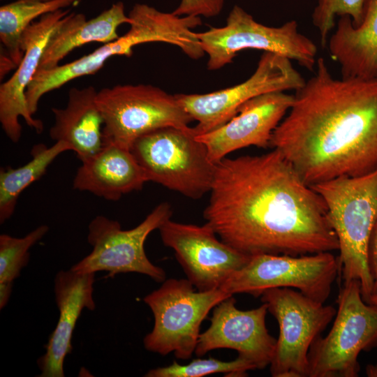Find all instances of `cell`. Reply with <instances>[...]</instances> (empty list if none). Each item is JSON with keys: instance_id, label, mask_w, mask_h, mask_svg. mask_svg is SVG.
Segmentation results:
<instances>
[{"instance_id": "25", "label": "cell", "mask_w": 377, "mask_h": 377, "mask_svg": "<svg viewBox=\"0 0 377 377\" xmlns=\"http://www.w3.org/2000/svg\"><path fill=\"white\" fill-rule=\"evenodd\" d=\"M256 369L249 360L237 357L232 361H221L213 357L197 358L187 364H179L174 361L170 365L151 369L146 377H202L214 374H223L226 376L243 377L247 372Z\"/></svg>"}, {"instance_id": "5", "label": "cell", "mask_w": 377, "mask_h": 377, "mask_svg": "<svg viewBox=\"0 0 377 377\" xmlns=\"http://www.w3.org/2000/svg\"><path fill=\"white\" fill-rule=\"evenodd\" d=\"M337 303L330 332L310 348L307 377H357L360 353L377 347V305L363 300L360 282L343 281Z\"/></svg>"}, {"instance_id": "4", "label": "cell", "mask_w": 377, "mask_h": 377, "mask_svg": "<svg viewBox=\"0 0 377 377\" xmlns=\"http://www.w3.org/2000/svg\"><path fill=\"white\" fill-rule=\"evenodd\" d=\"M193 128L167 126L138 138L131 151L149 181L192 199L210 191L215 164Z\"/></svg>"}, {"instance_id": "14", "label": "cell", "mask_w": 377, "mask_h": 377, "mask_svg": "<svg viewBox=\"0 0 377 377\" xmlns=\"http://www.w3.org/2000/svg\"><path fill=\"white\" fill-rule=\"evenodd\" d=\"M235 304L232 295L215 306L209 327L200 334L195 353L201 357L214 349H233L256 369H263L270 365L276 344L266 327L267 306L263 303L242 311Z\"/></svg>"}, {"instance_id": "13", "label": "cell", "mask_w": 377, "mask_h": 377, "mask_svg": "<svg viewBox=\"0 0 377 377\" xmlns=\"http://www.w3.org/2000/svg\"><path fill=\"white\" fill-rule=\"evenodd\" d=\"M163 243L171 248L187 279L199 291L220 288L250 256L223 242L207 223H182L170 219L158 228Z\"/></svg>"}, {"instance_id": "27", "label": "cell", "mask_w": 377, "mask_h": 377, "mask_svg": "<svg viewBox=\"0 0 377 377\" xmlns=\"http://www.w3.org/2000/svg\"><path fill=\"white\" fill-rule=\"evenodd\" d=\"M365 0H318L312 13V22L318 29L321 45H327L328 36L334 27L335 18L348 15L354 26L363 18Z\"/></svg>"}, {"instance_id": "7", "label": "cell", "mask_w": 377, "mask_h": 377, "mask_svg": "<svg viewBox=\"0 0 377 377\" xmlns=\"http://www.w3.org/2000/svg\"><path fill=\"white\" fill-rule=\"evenodd\" d=\"M96 103L103 120V145L128 149L138 138L152 131L186 128L193 121L175 95L151 84L103 88L97 93Z\"/></svg>"}, {"instance_id": "10", "label": "cell", "mask_w": 377, "mask_h": 377, "mask_svg": "<svg viewBox=\"0 0 377 377\" xmlns=\"http://www.w3.org/2000/svg\"><path fill=\"white\" fill-rule=\"evenodd\" d=\"M260 297L279 327L271 375L307 377L310 348L335 317L337 309L290 288H270Z\"/></svg>"}, {"instance_id": "26", "label": "cell", "mask_w": 377, "mask_h": 377, "mask_svg": "<svg viewBox=\"0 0 377 377\" xmlns=\"http://www.w3.org/2000/svg\"><path fill=\"white\" fill-rule=\"evenodd\" d=\"M49 227L41 225L23 237L7 234L0 235V283L14 281L29 260V249L48 232Z\"/></svg>"}, {"instance_id": "2", "label": "cell", "mask_w": 377, "mask_h": 377, "mask_svg": "<svg viewBox=\"0 0 377 377\" xmlns=\"http://www.w3.org/2000/svg\"><path fill=\"white\" fill-rule=\"evenodd\" d=\"M316 69L270 140L310 186L377 168V79L334 78L322 57Z\"/></svg>"}, {"instance_id": "11", "label": "cell", "mask_w": 377, "mask_h": 377, "mask_svg": "<svg viewBox=\"0 0 377 377\" xmlns=\"http://www.w3.org/2000/svg\"><path fill=\"white\" fill-rule=\"evenodd\" d=\"M172 214L170 205L161 202L140 224L129 230H123L117 221L96 216L88 226L87 241L92 250L71 269L80 274L105 271L109 276L135 272L163 282L165 271L149 260L144 246L149 235L170 219Z\"/></svg>"}, {"instance_id": "16", "label": "cell", "mask_w": 377, "mask_h": 377, "mask_svg": "<svg viewBox=\"0 0 377 377\" xmlns=\"http://www.w3.org/2000/svg\"><path fill=\"white\" fill-rule=\"evenodd\" d=\"M294 96L285 91L260 95L244 103L237 114L223 126L195 135L216 163L244 147H270L272 135L290 110Z\"/></svg>"}, {"instance_id": "32", "label": "cell", "mask_w": 377, "mask_h": 377, "mask_svg": "<svg viewBox=\"0 0 377 377\" xmlns=\"http://www.w3.org/2000/svg\"><path fill=\"white\" fill-rule=\"evenodd\" d=\"M369 304L377 305V293L371 296Z\"/></svg>"}, {"instance_id": "24", "label": "cell", "mask_w": 377, "mask_h": 377, "mask_svg": "<svg viewBox=\"0 0 377 377\" xmlns=\"http://www.w3.org/2000/svg\"><path fill=\"white\" fill-rule=\"evenodd\" d=\"M140 45L136 34L131 30L117 39L71 62L59 65L54 69V77L57 82L64 85L69 81L98 71L106 61L114 56L131 57L133 49Z\"/></svg>"}, {"instance_id": "9", "label": "cell", "mask_w": 377, "mask_h": 377, "mask_svg": "<svg viewBox=\"0 0 377 377\" xmlns=\"http://www.w3.org/2000/svg\"><path fill=\"white\" fill-rule=\"evenodd\" d=\"M339 274L338 258L330 251L302 256L258 254L250 256L220 289L231 295L247 293L257 297L270 288H290L325 303Z\"/></svg>"}, {"instance_id": "17", "label": "cell", "mask_w": 377, "mask_h": 377, "mask_svg": "<svg viewBox=\"0 0 377 377\" xmlns=\"http://www.w3.org/2000/svg\"><path fill=\"white\" fill-rule=\"evenodd\" d=\"M96 273L80 274L60 270L54 280V292L59 312L58 322L37 360L40 377H64V363L72 350V337L83 309L93 311L94 283Z\"/></svg>"}, {"instance_id": "21", "label": "cell", "mask_w": 377, "mask_h": 377, "mask_svg": "<svg viewBox=\"0 0 377 377\" xmlns=\"http://www.w3.org/2000/svg\"><path fill=\"white\" fill-rule=\"evenodd\" d=\"M123 2L118 1L89 20L83 13H71L60 28L52 35L41 57L39 69H50L74 49L94 42L104 44L117 39V29L130 24Z\"/></svg>"}, {"instance_id": "28", "label": "cell", "mask_w": 377, "mask_h": 377, "mask_svg": "<svg viewBox=\"0 0 377 377\" xmlns=\"http://www.w3.org/2000/svg\"><path fill=\"white\" fill-rule=\"evenodd\" d=\"M225 0H181L172 13L179 16L212 17L222 10Z\"/></svg>"}, {"instance_id": "1", "label": "cell", "mask_w": 377, "mask_h": 377, "mask_svg": "<svg viewBox=\"0 0 377 377\" xmlns=\"http://www.w3.org/2000/svg\"><path fill=\"white\" fill-rule=\"evenodd\" d=\"M209 192L206 223L244 254L339 250L324 200L276 149L216 163Z\"/></svg>"}, {"instance_id": "31", "label": "cell", "mask_w": 377, "mask_h": 377, "mask_svg": "<svg viewBox=\"0 0 377 377\" xmlns=\"http://www.w3.org/2000/svg\"><path fill=\"white\" fill-rule=\"evenodd\" d=\"M366 374L369 377H377V364H368L366 367Z\"/></svg>"}, {"instance_id": "20", "label": "cell", "mask_w": 377, "mask_h": 377, "mask_svg": "<svg viewBox=\"0 0 377 377\" xmlns=\"http://www.w3.org/2000/svg\"><path fill=\"white\" fill-rule=\"evenodd\" d=\"M98 91L93 86L73 87L64 108L51 109L54 124L50 138L68 143L82 162L103 147V120L96 103Z\"/></svg>"}, {"instance_id": "22", "label": "cell", "mask_w": 377, "mask_h": 377, "mask_svg": "<svg viewBox=\"0 0 377 377\" xmlns=\"http://www.w3.org/2000/svg\"><path fill=\"white\" fill-rule=\"evenodd\" d=\"M82 0H17L0 7L1 77L20 64L24 30L45 14L75 6Z\"/></svg>"}, {"instance_id": "3", "label": "cell", "mask_w": 377, "mask_h": 377, "mask_svg": "<svg viewBox=\"0 0 377 377\" xmlns=\"http://www.w3.org/2000/svg\"><path fill=\"white\" fill-rule=\"evenodd\" d=\"M311 187L324 200L339 242V273L343 281L360 282L362 298L369 303L373 280L367 251L377 219V168L362 175L342 176Z\"/></svg>"}, {"instance_id": "23", "label": "cell", "mask_w": 377, "mask_h": 377, "mask_svg": "<svg viewBox=\"0 0 377 377\" xmlns=\"http://www.w3.org/2000/svg\"><path fill=\"white\" fill-rule=\"evenodd\" d=\"M72 151L66 142L57 141L51 147L40 143L31 150V158L18 168L6 167L0 170V223L10 219L15 212L21 193L42 177L48 167L61 154Z\"/></svg>"}, {"instance_id": "19", "label": "cell", "mask_w": 377, "mask_h": 377, "mask_svg": "<svg viewBox=\"0 0 377 377\" xmlns=\"http://www.w3.org/2000/svg\"><path fill=\"white\" fill-rule=\"evenodd\" d=\"M327 44L342 77L377 79V0H365L358 26L349 16H340Z\"/></svg>"}, {"instance_id": "30", "label": "cell", "mask_w": 377, "mask_h": 377, "mask_svg": "<svg viewBox=\"0 0 377 377\" xmlns=\"http://www.w3.org/2000/svg\"><path fill=\"white\" fill-rule=\"evenodd\" d=\"M13 288V281L0 283V309H2L7 304Z\"/></svg>"}, {"instance_id": "12", "label": "cell", "mask_w": 377, "mask_h": 377, "mask_svg": "<svg viewBox=\"0 0 377 377\" xmlns=\"http://www.w3.org/2000/svg\"><path fill=\"white\" fill-rule=\"evenodd\" d=\"M288 58L263 52L254 73L243 82L207 94H177V101L198 122L195 135L210 132L235 117L250 99L273 91H297L305 83Z\"/></svg>"}, {"instance_id": "6", "label": "cell", "mask_w": 377, "mask_h": 377, "mask_svg": "<svg viewBox=\"0 0 377 377\" xmlns=\"http://www.w3.org/2000/svg\"><path fill=\"white\" fill-rule=\"evenodd\" d=\"M230 296L220 288L199 291L188 279H165L143 299L154 320L152 330L143 339L145 349L161 355L173 353L180 360L191 357L202 322Z\"/></svg>"}, {"instance_id": "8", "label": "cell", "mask_w": 377, "mask_h": 377, "mask_svg": "<svg viewBox=\"0 0 377 377\" xmlns=\"http://www.w3.org/2000/svg\"><path fill=\"white\" fill-rule=\"evenodd\" d=\"M196 35L208 56L207 66L210 71L228 65L239 52L247 49L284 56L310 71H313L317 61L316 45L299 32L295 20L279 27H269L258 22L237 5L229 13L224 26L210 27L203 32H196Z\"/></svg>"}, {"instance_id": "15", "label": "cell", "mask_w": 377, "mask_h": 377, "mask_svg": "<svg viewBox=\"0 0 377 377\" xmlns=\"http://www.w3.org/2000/svg\"><path fill=\"white\" fill-rule=\"evenodd\" d=\"M71 13L61 9L43 15L24 31L21 40L23 57L14 74L0 86V123L6 135L17 143L22 135L20 117L37 133L43 132L40 119L30 112L26 100V89L35 75L46 45Z\"/></svg>"}, {"instance_id": "29", "label": "cell", "mask_w": 377, "mask_h": 377, "mask_svg": "<svg viewBox=\"0 0 377 377\" xmlns=\"http://www.w3.org/2000/svg\"><path fill=\"white\" fill-rule=\"evenodd\" d=\"M368 265L373 280L372 295L377 293V219L374 225L368 246Z\"/></svg>"}, {"instance_id": "18", "label": "cell", "mask_w": 377, "mask_h": 377, "mask_svg": "<svg viewBox=\"0 0 377 377\" xmlns=\"http://www.w3.org/2000/svg\"><path fill=\"white\" fill-rule=\"evenodd\" d=\"M73 185L108 200L143 188L148 182L145 171L131 149L104 144L100 151L81 162Z\"/></svg>"}]
</instances>
